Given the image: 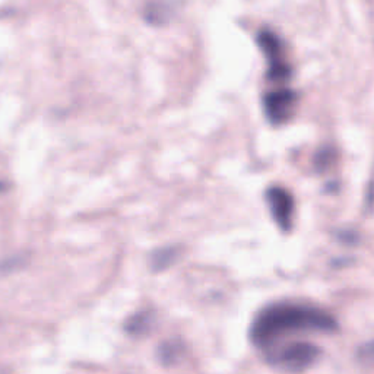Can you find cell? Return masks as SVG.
I'll list each match as a JSON object with an SVG mask.
<instances>
[{
    "instance_id": "3957f363",
    "label": "cell",
    "mask_w": 374,
    "mask_h": 374,
    "mask_svg": "<svg viewBox=\"0 0 374 374\" xmlns=\"http://www.w3.org/2000/svg\"><path fill=\"white\" fill-rule=\"evenodd\" d=\"M259 46L269 59L268 78L277 82H282L290 78L291 68L284 61L282 46L278 37L270 31H262L259 34Z\"/></svg>"
},
{
    "instance_id": "8992f818",
    "label": "cell",
    "mask_w": 374,
    "mask_h": 374,
    "mask_svg": "<svg viewBox=\"0 0 374 374\" xmlns=\"http://www.w3.org/2000/svg\"><path fill=\"white\" fill-rule=\"evenodd\" d=\"M149 322H151V315L146 313V311H142V313H138L130 317L126 323V331L132 335H141L149 328Z\"/></svg>"
},
{
    "instance_id": "7a4b0ae2",
    "label": "cell",
    "mask_w": 374,
    "mask_h": 374,
    "mask_svg": "<svg viewBox=\"0 0 374 374\" xmlns=\"http://www.w3.org/2000/svg\"><path fill=\"white\" fill-rule=\"evenodd\" d=\"M320 355V348L310 342H294L268 353L270 364H278L288 371H303L313 366Z\"/></svg>"
},
{
    "instance_id": "ba28073f",
    "label": "cell",
    "mask_w": 374,
    "mask_h": 374,
    "mask_svg": "<svg viewBox=\"0 0 374 374\" xmlns=\"http://www.w3.org/2000/svg\"><path fill=\"white\" fill-rule=\"evenodd\" d=\"M180 350L181 348L179 346L177 342H167L164 344L163 346L159 348V358L163 363L166 364H170V363H174V361L177 360V355L180 354Z\"/></svg>"
},
{
    "instance_id": "6da1fadb",
    "label": "cell",
    "mask_w": 374,
    "mask_h": 374,
    "mask_svg": "<svg viewBox=\"0 0 374 374\" xmlns=\"http://www.w3.org/2000/svg\"><path fill=\"white\" fill-rule=\"evenodd\" d=\"M336 329L338 323L325 310L307 304L281 303L259 311L252 323L250 339L266 353L286 335L298 332L331 333Z\"/></svg>"
},
{
    "instance_id": "9c48e42d",
    "label": "cell",
    "mask_w": 374,
    "mask_h": 374,
    "mask_svg": "<svg viewBox=\"0 0 374 374\" xmlns=\"http://www.w3.org/2000/svg\"><path fill=\"white\" fill-rule=\"evenodd\" d=\"M333 159V151L332 149H323V151L317 155L316 158V163H317V167L319 168H325L326 166H329L331 161Z\"/></svg>"
},
{
    "instance_id": "5b68a950",
    "label": "cell",
    "mask_w": 374,
    "mask_h": 374,
    "mask_svg": "<svg viewBox=\"0 0 374 374\" xmlns=\"http://www.w3.org/2000/svg\"><path fill=\"white\" fill-rule=\"evenodd\" d=\"M295 103H297V95L293 91L278 90L265 95L264 107H265L268 119L273 124H278V123L286 121L291 117Z\"/></svg>"
},
{
    "instance_id": "277c9868",
    "label": "cell",
    "mask_w": 374,
    "mask_h": 374,
    "mask_svg": "<svg viewBox=\"0 0 374 374\" xmlns=\"http://www.w3.org/2000/svg\"><path fill=\"white\" fill-rule=\"evenodd\" d=\"M268 204L270 208V214L277 221L281 230L290 231L293 226L294 214V201L290 192H286L282 187H270L266 193Z\"/></svg>"
},
{
    "instance_id": "52a82bcc",
    "label": "cell",
    "mask_w": 374,
    "mask_h": 374,
    "mask_svg": "<svg viewBox=\"0 0 374 374\" xmlns=\"http://www.w3.org/2000/svg\"><path fill=\"white\" fill-rule=\"evenodd\" d=\"M176 257V250L174 248H163L152 256V268L154 269H164Z\"/></svg>"
}]
</instances>
